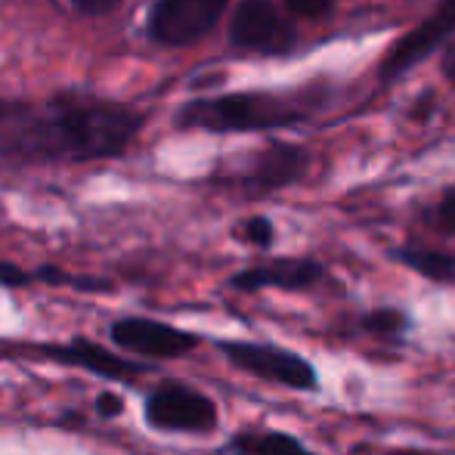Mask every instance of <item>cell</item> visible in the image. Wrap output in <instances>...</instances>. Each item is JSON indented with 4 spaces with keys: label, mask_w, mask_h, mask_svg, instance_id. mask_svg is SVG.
<instances>
[{
    "label": "cell",
    "mask_w": 455,
    "mask_h": 455,
    "mask_svg": "<svg viewBox=\"0 0 455 455\" xmlns=\"http://www.w3.org/2000/svg\"><path fill=\"white\" fill-rule=\"evenodd\" d=\"M300 121V112L288 100L270 93H239L220 100L192 102L180 112L183 127H204V131H267Z\"/></svg>",
    "instance_id": "2"
},
{
    "label": "cell",
    "mask_w": 455,
    "mask_h": 455,
    "mask_svg": "<svg viewBox=\"0 0 455 455\" xmlns=\"http://www.w3.org/2000/svg\"><path fill=\"white\" fill-rule=\"evenodd\" d=\"M242 455H316L307 450L300 440L288 437V434H260V437H245L242 440Z\"/></svg>",
    "instance_id": "13"
},
{
    "label": "cell",
    "mask_w": 455,
    "mask_h": 455,
    "mask_svg": "<svg viewBox=\"0 0 455 455\" xmlns=\"http://www.w3.org/2000/svg\"><path fill=\"white\" fill-rule=\"evenodd\" d=\"M446 72H450V78H452V81H455V60H452V62H450V66H446Z\"/></svg>",
    "instance_id": "24"
},
{
    "label": "cell",
    "mask_w": 455,
    "mask_h": 455,
    "mask_svg": "<svg viewBox=\"0 0 455 455\" xmlns=\"http://www.w3.org/2000/svg\"><path fill=\"white\" fill-rule=\"evenodd\" d=\"M227 360L239 369L251 371L267 381L285 384L291 390H316L319 378L316 369L304 360V356L291 354V350L273 347V344H248V341H227L220 344Z\"/></svg>",
    "instance_id": "3"
},
{
    "label": "cell",
    "mask_w": 455,
    "mask_h": 455,
    "mask_svg": "<svg viewBox=\"0 0 455 455\" xmlns=\"http://www.w3.org/2000/svg\"><path fill=\"white\" fill-rule=\"evenodd\" d=\"M288 10L298 12V16H307V19H319L325 16V12L331 10V4L335 0H285Z\"/></svg>",
    "instance_id": "17"
},
{
    "label": "cell",
    "mask_w": 455,
    "mask_h": 455,
    "mask_svg": "<svg viewBox=\"0 0 455 455\" xmlns=\"http://www.w3.org/2000/svg\"><path fill=\"white\" fill-rule=\"evenodd\" d=\"M294 37H298L294 25L279 16L267 0H245L229 25V41L254 53H288L294 47Z\"/></svg>",
    "instance_id": "5"
},
{
    "label": "cell",
    "mask_w": 455,
    "mask_h": 455,
    "mask_svg": "<svg viewBox=\"0 0 455 455\" xmlns=\"http://www.w3.org/2000/svg\"><path fill=\"white\" fill-rule=\"evenodd\" d=\"M434 223H437L443 233H455V189L446 192L437 208H434Z\"/></svg>",
    "instance_id": "16"
},
{
    "label": "cell",
    "mask_w": 455,
    "mask_h": 455,
    "mask_svg": "<svg viewBox=\"0 0 455 455\" xmlns=\"http://www.w3.org/2000/svg\"><path fill=\"white\" fill-rule=\"evenodd\" d=\"M223 6L227 0H158L149 31L158 44L186 47L214 28Z\"/></svg>",
    "instance_id": "4"
},
{
    "label": "cell",
    "mask_w": 455,
    "mask_h": 455,
    "mask_svg": "<svg viewBox=\"0 0 455 455\" xmlns=\"http://www.w3.org/2000/svg\"><path fill=\"white\" fill-rule=\"evenodd\" d=\"M363 331H371V335H384V338H396L406 331V313L390 310V307H381V310H371L360 319Z\"/></svg>",
    "instance_id": "14"
},
{
    "label": "cell",
    "mask_w": 455,
    "mask_h": 455,
    "mask_svg": "<svg viewBox=\"0 0 455 455\" xmlns=\"http://www.w3.org/2000/svg\"><path fill=\"white\" fill-rule=\"evenodd\" d=\"M121 409H124V403H121L118 394H100L96 396V412H100L102 419H115V415H121Z\"/></svg>",
    "instance_id": "18"
},
{
    "label": "cell",
    "mask_w": 455,
    "mask_h": 455,
    "mask_svg": "<svg viewBox=\"0 0 455 455\" xmlns=\"http://www.w3.org/2000/svg\"><path fill=\"white\" fill-rule=\"evenodd\" d=\"M37 275H41L44 282H56V285H60V282H72V279H68L66 273L53 270V267H41V270H37Z\"/></svg>",
    "instance_id": "22"
},
{
    "label": "cell",
    "mask_w": 455,
    "mask_h": 455,
    "mask_svg": "<svg viewBox=\"0 0 455 455\" xmlns=\"http://www.w3.org/2000/svg\"><path fill=\"white\" fill-rule=\"evenodd\" d=\"M140 115L121 106H72L50 118L31 137V146L72 158H106L133 140Z\"/></svg>",
    "instance_id": "1"
},
{
    "label": "cell",
    "mask_w": 455,
    "mask_h": 455,
    "mask_svg": "<svg viewBox=\"0 0 455 455\" xmlns=\"http://www.w3.org/2000/svg\"><path fill=\"white\" fill-rule=\"evenodd\" d=\"M75 6H78L81 12H91V16H96V12H108L118 0H72Z\"/></svg>",
    "instance_id": "20"
},
{
    "label": "cell",
    "mask_w": 455,
    "mask_h": 455,
    "mask_svg": "<svg viewBox=\"0 0 455 455\" xmlns=\"http://www.w3.org/2000/svg\"><path fill=\"white\" fill-rule=\"evenodd\" d=\"M307 156L294 146H273L270 152H264V158L254 168V186L260 189H275V186L294 183L304 174Z\"/></svg>",
    "instance_id": "11"
},
{
    "label": "cell",
    "mask_w": 455,
    "mask_h": 455,
    "mask_svg": "<svg viewBox=\"0 0 455 455\" xmlns=\"http://www.w3.org/2000/svg\"><path fill=\"white\" fill-rule=\"evenodd\" d=\"M390 258L431 282H455V254L431 251V248H396L390 251Z\"/></svg>",
    "instance_id": "12"
},
{
    "label": "cell",
    "mask_w": 455,
    "mask_h": 455,
    "mask_svg": "<svg viewBox=\"0 0 455 455\" xmlns=\"http://www.w3.org/2000/svg\"><path fill=\"white\" fill-rule=\"evenodd\" d=\"M115 344H121L124 350L143 356H158V360H171V356L189 354L198 344L196 335L174 329V325L156 323V319H118L112 325Z\"/></svg>",
    "instance_id": "7"
},
{
    "label": "cell",
    "mask_w": 455,
    "mask_h": 455,
    "mask_svg": "<svg viewBox=\"0 0 455 455\" xmlns=\"http://www.w3.org/2000/svg\"><path fill=\"white\" fill-rule=\"evenodd\" d=\"M387 455H434V452H425V450H390Z\"/></svg>",
    "instance_id": "23"
},
{
    "label": "cell",
    "mask_w": 455,
    "mask_h": 455,
    "mask_svg": "<svg viewBox=\"0 0 455 455\" xmlns=\"http://www.w3.org/2000/svg\"><path fill=\"white\" fill-rule=\"evenodd\" d=\"M242 235H245L251 245L270 248L273 245V223L267 220V217H251V220L242 227Z\"/></svg>",
    "instance_id": "15"
},
{
    "label": "cell",
    "mask_w": 455,
    "mask_h": 455,
    "mask_svg": "<svg viewBox=\"0 0 455 455\" xmlns=\"http://www.w3.org/2000/svg\"><path fill=\"white\" fill-rule=\"evenodd\" d=\"M323 279V267L316 260H273L264 267H251V270H242L233 275V285L242 291H260V288H288V291H298V288H310L313 282Z\"/></svg>",
    "instance_id": "9"
},
{
    "label": "cell",
    "mask_w": 455,
    "mask_h": 455,
    "mask_svg": "<svg viewBox=\"0 0 455 455\" xmlns=\"http://www.w3.org/2000/svg\"><path fill=\"white\" fill-rule=\"evenodd\" d=\"M452 35H455V0H446V4L440 6V10L434 12L425 25H419L412 35H406L400 44H396L394 53L384 60L381 75L384 78H396V75H403L406 68H412L415 62H421L425 56H431L434 50H437L440 44Z\"/></svg>",
    "instance_id": "8"
},
{
    "label": "cell",
    "mask_w": 455,
    "mask_h": 455,
    "mask_svg": "<svg viewBox=\"0 0 455 455\" xmlns=\"http://www.w3.org/2000/svg\"><path fill=\"white\" fill-rule=\"evenodd\" d=\"M0 282H4V285H10V288H19V285H25V282H28V275L19 270V267H12V264H0Z\"/></svg>",
    "instance_id": "19"
},
{
    "label": "cell",
    "mask_w": 455,
    "mask_h": 455,
    "mask_svg": "<svg viewBox=\"0 0 455 455\" xmlns=\"http://www.w3.org/2000/svg\"><path fill=\"white\" fill-rule=\"evenodd\" d=\"M146 419L162 431H211L217 425V406L189 387H162L146 403Z\"/></svg>",
    "instance_id": "6"
},
{
    "label": "cell",
    "mask_w": 455,
    "mask_h": 455,
    "mask_svg": "<svg viewBox=\"0 0 455 455\" xmlns=\"http://www.w3.org/2000/svg\"><path fill=\"white\" fill-rule=\"evenodd\" d=\"M47 354L60 363L68 365H81L87 371H96L102 378H133V375H143L146 365L140 363H127L115 354H106L102 347H96L91 341H72L68 347H47Z\"/></svg>",
    "instance_id": "10"
},
{
    "label": "cell",
    "mask_w": 455,
    "mask_h": 455,
    "mask_svg": "<svg viewBox=\"0 0 455 455\" xmlns=\"http://www.w3.org/2000/svg\"><path fill=\"white\" fill-rule=\"evenodd\" d=\"M75 288H81V291H108V282L106 279H72Z\"/></svg>",
    "instance_id": "21"
}]
</instances>
